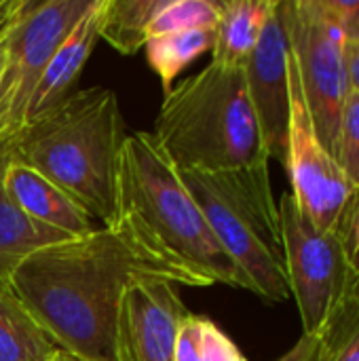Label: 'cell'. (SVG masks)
I'll return each instance as SVG.
<instances>
[{"mask_svg": "<svg viewBox=\"0 0 359 361\" xmlns=\"http://www.w3.org/2000/svg\"><path fill=\"white\" fill-rule=\"evenodd\" d=\"M163 279L207 288V279L178 260L131 214L83 237L28 254L8 286L47 336L80 361L114 360V322L125 290Z\"/></svg>", "mask_w": 359, "mask_h": 361, "instance_id": "6da1fadb", "label": "cell"}, {"mask_svg": "<svg viewBox=\"0 0 359 361\" xmlns=\"http://www.w3.org/2000/svg\"><path fill=\"white\" fill-rule=\"evenodd\" d=\"M127 133L112 89H78L15 137L13 159L59 186L102 226L118 218V165Z\"/></svg>", "mask_w": 359, "mask_h": 361, "instance_id": "7a4b0ae2", "label": "cell"}, {"mask_svg": "<svg viewBox=\"0 0 359 361\" xmlns=\"http://www.w3.org/2000/svg\"><path fill=\"white\" fill-rule=\"evenodd\" d=\"M154 140L180 171H235L269 163L243 68L209 63L165 93Z\"/></svg>", "mask_w": 359, "mask_h": 361, "instance_id": "3957f363", "label": "cell"}, {"mask_svg": "<svg viewBox=\"0 0 359 361\" xmlns=\"http://www.w3.org/2000/svg\"><path fill=\"white\" fill-rule=\"evenodd\" d=\"M118 212L135 216L154 239L197 275L214 283L254 288L224 252L176 165L150 131L127 135L118 165Z\"/></svg>", "mask_w": 359, "mask_h": 361, "instance_id": "277c9868", "label": "cell"}, {"mask_svg": "<svg viewBox=\"0 0 359 361\" xmlns=\"http://www.w3.org/2000/svg\"><path fill=\"white\" fill-rule=\"evenodd\" d=\"M178 173L224 252L250 279L254 294L267 302L288 300L292 294L269 163L218 173Z\"/></svg>", "mask_w": 359, "mask_h": 361, "instance_id": "5b68a950", "label": "cell"}, {"mask_svg": "<svg viewBox=\"0 0 359 361\" xmlns=\"http://www.w3.org/2000/svg\"><path fill=\"white\" fill-rule=\"evenodd\" d=\"M277 6L313 127L334 157L343 106L351 93L345 36L322 0H279Z\"/></svg>", "mask_w": 359, "mask_h": 361, "instance_id": "8992f818", "label": "cell"}, {"mask_svg": "<svg viewBox=\"0 0 359 361\" xmlns=\"http://www.w3.org/2000/svg\"><path fill=\"white\" fill-rule=\"evenodd\" d=\"M279 218L290 294L296 300L303 334L322 336L341 309L351 300L355 275L336 233L320 231L296 205L281 195Z\"/></svg>", "mask_w": 359, "mask_h": 361, "instance_id": "52a82bcc", "label": "cell"}, {"mask_svg": "<svg viewBox=\"0 0 359 361\" xmlns=\"http://www.w3.org/2000/svg\"><path fill=\"white\" fill-rule=\"evenodd\" d=\"M93 0H21L6 32L0 78V137L21 131L28 104L59 44Z\"/></svg>", "mask_w": 359, "mask_h": 361, "instance_id": "ba28073f", "label": "cell"}, {"mask_svg": "<svg viewBox=\"0 0 359 361\" xmlns=\"http://www.w3.org/2000/svg\"><path fill=\"white\" fill-rule=\"evenodd\" d=\"M290 80V131L286 169L300 212L324 233H336L343 207L351 195V186L339 169L336 159L324 148L313 127L307 99L300 87L292 51H288Z\"/></svg>", "mask_w": 359, "mask_h": 361, "instance_id": "9c48e42d", "label": "cell"}, {"mask_svg": "<svg viewBox=\"0 0 359 361\" xmlns=\"http://www.w3.org/2000/svg\"><path fill=\"white\" fill-rule=\"evenodd\" d=\"M188 315L178 283L148 279L129 286L114 322V360L176 361L178 334Z\"/></svg>", "mask_w": 359, "mask_h": 361, "instance_id": "30bf717a", "label": "cell"}, {"mask_svg": "<svg viewBox=\"0 0 359 361\" xmlns=\"http://www.w3.org/2000/svg\"><path fill=\"white\" fill-rule=\"evenodd\" d=\"M277 2L279 0H275L256 49L243 66V76L269 159L286 165L290 131V44Z\"/></svg>", "mask_w": 359, "mask_h": 361, "instance_id": "8fae6325", "label": "cell"}, {"mask_svg": "<svg viewBox=\"0 0 359 361\" xmlns=\"http://www.w3.org/2000/svg\"><path fill=\"white\" fill-rule=\"evenodd\" d=\"M4 188L11 201L30 220L47 228L63 233L72 239L95 228V220L59 186L15 159L4 173Z\"/></svg>", "mask_w": 359, "mask_h": 361, "instance_id": "7c38bea8", "label": "cell"}, {"mask_svg": "<svg viewBox=\"0 0 359 361\" xmlns=\"http://www.w3.org/2000/svg\"><path fill=\"white\" fill-rule=\"evenodd\" d=\"M99 6L102 0H93L91 8L83 15V19L76 23V27L70 32V36L59 44V49L51 57L28 104L25 125L44 116L61 102H66L72 93H76V85L85 70V63L91 57L95 42L99 40Z\"/></svg>", "mask_w": 359, "mask_h": 361, "instance_id": "4fadbf2b", "label": "cell"}, {"mask_svg": "<svg viewBox=\"0 0 359 361\" xmlns=\"http://www.w3.org/2000/svg\"><path fill=\"white\" fill-rule=\"evenodd\" d=\"M15 137L17 133L0 137V286L4 288H11L8 279L17 269V264L28 254L72 239L63 233H57L53 228H47L30 220L6 195L4 173L13 161Z\"/></svg>", "mask_w": 359, "mask_h": 361, "instance_id": "5bb4252c", "label": "cell"}, {"mask_svg": "<svg viewBox=\"0 0 359 361\" xmlns=\"http://www.w3.org/2000/svg\"><path fill=\"white\" fill-rule=\"evenodd\" d=\"M275 0H224L214 30L212 61L224 68H243L256 49Z\"/></svg>", "mask_w": 359, "mask_h": 361, "instance_id": "9a60e30c", "label": "cell"}, {"mask_svg": "<svg viewBox=\"0 0 359 361\" xmlns=\"http://www.w3.org/2000/svg\"><path fill=\"white\" fill-rule=\"evenodd\" d=\"M57 351L13 290L0 286V361H51Z\"/></svg>", "mask_w": 359, "mask_h": 361, "instance_id": "2e32d148", "label": "cell"}, {"mask_svg": "<svg viewBox=\"0 0 359 361\" xmlns=\"http://www.w3.org/2000/svg\"><path fill=\"white\" fill-rule=\"evenodd\" d=\"M167 0H102L99 38L121 55H133L144 49L148 30Z\"/></svg>", "mask_w": 359, "mask_h": 361, "instance_id": "e0dca14e", "label": "cell"}, {"mask_svg": "<svg viewBox=\"0 0 359 361\" xmlns=\"http://www.w3.org/2000/svg\"><path fill=\"white\" fill-rule=\"evenodd\" d=\"M214 30H186L159 34L146 40L144 53L152 72L161 78L165 93L171 89L176 76L190 66L199 55L212 51Z\"/></svg>", "mask_w": 359, "mask_h": 361, "instance_id": "ac0fdd59", "label": "cell"}, {"mask_svg": "<svg viewBox=\"0 0 359 361\" xmlns=\"http://www.w3.org/2000/svg\"><path fill=\"white\" fill-rule=\"evenodd\" d=\"M176 361H248L239 347L207 317L190 313L178 334Z\"/></svg>", "mask_w": 359, "mask_h": 361, "instance_id": "d6986e66", "label": "cell"}, {"mask_svg": "<svg viewBox=\"0 0 359 361\" xmlns=\"http://www.w3.org/2000/svg\"><path fill=\"white\" fill-rule=\"evenodd\" d=\"M218 19V0H167L152 19L148 38L186 30H216Z\"/></svg>", "mask_w": 359, "mask_h": 361, "instance_id": "ffe728a7", "label": "cell"}, {"mask_svg": "<svg viewBox=\"0 0 359 361\" xmlns=\"http://www.w3.org/2000/svg\"><path fill=\"white\" fill-rule=\"evenodd\" d=\"M320 361H359V305L349 300L322 334Z\"/></svg>", "mask_w": 359, "mask_h": 361, "instance_id": "44dd1931", "label": "cell"}, {"mask_svg": "<svg viewBox=\"0 0 359 361\" xmlns=\"http://www.w3.org/2000/svg\"><path fill=\"white\" fill-rule=\"evenodd\" d=\"M334 159L351 188H359V93H349L336 137Z\"/></svg>", "mask_w": 359, "mask_h": 361, "instance_id": "7402d4cb", "label": "cell"}, {"mask_svg": "<svg viewBox=\"0 0 359 361\" xmlns=\"http://www.w3.org/2000/svg\"><path fill=\"white\" fill-rule=\"evenodd\" d=\"M336 235L341 239V245L345 250V256H347V262L355 275V279L359 277V188H353L345 207H343V214H341V220H339V226H336Z\"/></svg>", "mask_w": 359, "mask_h": 361, "instance_id": "603a6c76", "label": "cell"}, {"mask_svg": "<svg viewBox=\"0 0 359 361\" xmlns=\"http://www.w3.org/2000/svg\"><path fill=\"white\" fill-rule=\"evenodd\" d=\"M322 4L339 25L345 42L359 40V0H322Z\"/></svg>", "mask_w": 359, "mask_h": 361, "instance_id": "cb8c5ba5", "label": "cell"}, {"mask_svg": "<svg viewBox=\"0 0 359 361\" xmlns=\"http://www.w3.org/2000/svg\"><path fill=\"white\" fill-rule=\"evenodd\" d=\"M320 347H322V336L303 334L288 353H284L275 361H320Z\"/></svg>", "mask_w": 359, "mask_h": 361, "instance_id": "d4e9b609", "label": "cell"}, {"mask_svg": "<svg viewBox=\"0 0 359 361\" xmlns=\"http://www.w3.org/2000/svg\"><path fill=\"white\" fill-rule=\"evenodd\" d=\"M347 70H349L351 91L359 93V40L347 42Z\"/></svg>", "mask_w": 359, "mask_h": 361, "instance_id": "484cf974", "label": "cell"}, {"mask_svg": "<svg viewBox=\"0 0 359 361\" xmlns=\"http://www.w3.org/2000/svg\"><path fill=\"white\" fill-rule=\"evenodd\" d=\"M17 4H19V0H0V32L13 19V15L17 11Z\"/></svg>", "mask_w": 359, "mask_h": 361, "instance_id": "4316f807", "label": "cell"}, {"mask_svg": "<svg viewBox=\"0 0 359 361\" xmlns=\"http://www.w3.org/2000/svg\"><path fill=\"white\" fill-rule=\"evenodd\" d=\"M19 2H21V0H19ZM17 8H19V4H17ZM15 13H17V11H15ZM13 19H15V15H13ZM13 19H11V23H13ZM11 23L0 32V78H2V70H4V42H6V32H8Z\"/></svg>", "mask_w": 359, "mask_h": 361, "instance_id": "83f0119b", "label": "cell"}, {"mask_svg": "<svg viewBox=\"0 0 359 361\" xmlns=\"http://www.w3.org/2000/svg\"><path fill=\"white\" fill-rule=\"evenodd\" d=\"M51 361H80V360H76V357H72L70 353H66V351H61V349H59V351L53 355V360Z\"/></svg>", "mask_w": 359, "mask_h": 361, "instance_id": "f1b7e54d", "label": "cell"}, {"mask_svg": "<svg viewBox=\"0 0 359 361\" xmlns=\"http://www.w3.org/2000/svg\"><path fill=\"white\" fill-rule=\"evenodd\" d=\"M351 300L359 305V277L353 281V288H351Z\"/></svg>", "mask_w": 359, "mask_h": 361, "instance_id": "f546056e", "label": "cell"}, {"mask_svg": "<svg viewBox=\"0 0 359 361\" xmlns=\"http://www.w3.org/2000/svg\"><path fill=\"white\" fill-rule=\"evenodd\" d=\"M8 23H11V21H8Z\"/></svg>", "mask_w": 359, "mask_h": 361, "instance_id": "4dcf8cb0", "label": "cell"}]
</instances>
